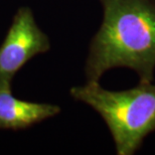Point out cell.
Returning a JSON list of instances; mask_svg holds the SVG:
<instances>
[{
	"instance_id": "4",
	"label": "cell",
	"mask_w": 155,
	"mask_h": 155,
	"mask_svg": "<svg viewBox=\"0 0 155 155\" xmlns=\"http://www.w3.org/2000/svg\"><path fill=\"white\" fill-rule=\"evenodd\" d=\"M60 113L58 105L20 100L12 95L11 90L0 91V129H26Z\"/></svg>"
},
{
	"instance_id": "3",
	"label": "cell",
	"mask_w": 155,
	"mask_h": 155,
	"mask_svg": "<svg viewBox=\"0 0 155 155\" xmlns=\"http://www.w3.org/2000/svg\"><path fill=\"white\" fill-rule=\"evenodd\" d=\"M49 49L51 40L38 26L32 9L20 6L0 45V91L11 90L18 71L31 58Z\"/></svg>"
},
{
	"instance_id": "1",
	"label": "cell",
	"mask_w": 155,
	"mask_h": 155,
	"mask_svg": "<svg viewBox=\"0 0 155 155\" xmlns=\"http://www.w3.org/2000/svg\"><path fill=\"white\" fill-rule=\"evenodd\" d=\"M103 20L87 57V81L100 82L113 68L133 70L140 82H152L155 72L154 0H100Z\"/></svg>"
},
{
	"instance_id": "2",
	"label": "cell",
	"mask_w": 155,
	"mask_h": 155,
	"mask_svg": "<svg viewBox=\"0 0 155 155\" xmlns=\"http://www.w3.org/2000/svg\"><path fill=\"white\" fill-rule=\"evenodd\" d=\"M71 96L93 108L109 128L118 155H132L144 138L155 130V85L140 82L124 91L104 89L99 82L87 81L72 87Z\"/></svg>"
}]
</instances>
